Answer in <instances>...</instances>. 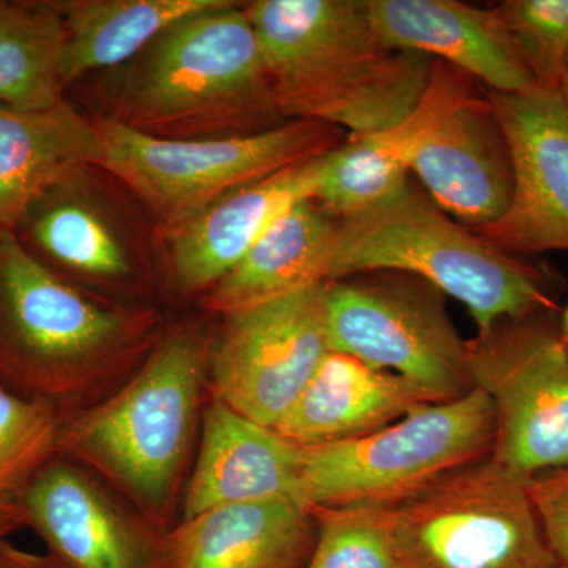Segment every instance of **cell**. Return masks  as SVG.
<instances>
[{
    "label": "cell",
    "mask_w": 568,
    "mask_h": 568,
    "mask_svg": "<svg viewBox=\"0 0 568 568\" xmlns=\"http://www.w3.org/2000/svg\"><path fill=\"white\" fill-rule=\"evenodd\" d=\"M276 106L347 138L383 132L424 95L433 61L388 44L365 0L246 2Z\"/></svg>",
    "instance_id": "obj_1"
},
{
    "label": "cell",
    "mask_w": 568,
    "mask_h": 568,
    "mask_svg": "<svg viewBox=\"0 0 568 568\" xmlns=\"http://www.w3.org/2000/svg\"><path fill=\"white\" fill-rule=\"evenodd\" d=\"M99 114L162 140L252 136L287 122L244 2L220 0L104 71Z\"/></svg>",
    "instance_id": "obj_2"
},
{
    "label": "cell",
    "mask_w": 568,
    "mask_h": 568,
    "mask_svg": "<svg viewBox=\"0 0 568 568\" xmlns=\"http://www.w3.org/2000/svg\"><path fill=\"white\" fill-rule=\"evenodd\" d=\"M215 338L201 325L174 328L114 395L63 416L59 455L102 477L162 529L196 433Z\"/></svg>",
    "instance_id": "obj_3"
},
{
    "label": "cell",
    "mask_w": 568,
    "mask_h": 568,
    "mask_svg": "<svg viewBox=\"0 0 568 568\" xmlns=\"http://www.w3.org/2000/svg\"><path fill=\"white\" fill-rule=\"evenodd\" d=\"M151 310L100 301L0 233V383L62 405L118 375L153 346Z\"/></svg>",
    "instance_id": "obj_4"
},
{
    "label": "cell",
    "mask_w": 568,
    "mask_h": 568,
    "mask_svg": "<svg viewBox=\"0 0 568 568\" xmlns=\"http://www.w3.org/2000/svg\"><path fill=\"white\" fill-rule=\"evenodd\" d=\"M379 272L416 276L457 298L477 334L552 306L536 268L440 211L413 182L372 211L338 220L328 283Z\"/></svg>",
    "instance_id": "obj_5"
},
{
    "label": "cell",
    "mask_w": 568,
    "mask_h": 568,
    "mask_svg": "<svg viewBox=\"0 0 568 568\" xmlns=\"http://www.w3.org/2000/svg\"><path fill=\"white\" fill-rule=\"evenodd\" d=\"M495 409L481 388L416 407L369 435L301 447L298 500L312 510L394 507L491 457Z\"/></svg>",
    "instance_id": "obj_6"
},
{
    "label": "cell",
    "mask_w": 568,
    "mask_h": 568,
    "mask_svg": "<svg viewBox=\"0 0 568 568\" xmlns=\"http://www.w3.org/2000/svg\"><path fill=\"white\" fill-rule=\"evenodd\" d=\"M97 168L145 209L156 234L185 223L226 193L334 151L342 130L315 121H287L268 132L222 140H162L97 114Z\"/></svg>",
    "instance_id": "obj_7"
},
{
    "label": "cell",
    "mask_w": 568,
    "mask_h": 568,
    "mask_svg": "<svg viewBox=\"0 0 568 568\" xmlns=\"http://www.w3.org/2000/svg\"><path fill=\"white\" fill-rule=\"evenodd\" d=\"M403 568H556L529 480L491 457L388 507Z\"/></svg>",
    "instance_id": "obj_8"
},
{
    "label": "cell",
    "mask_w": 568,
    "mask_h": 568,
    "mask_svg": "<svg viewBox=\"0 0 568 568\" xmlns=\"http://www.w3.org/2000/svg\"><path fill=\"white\" fill-rule=\"evenodd\" d=\"M325 284L328 347L413 381L437 402L474 388L469 346L444 294L416 276L379 272Z\"/></svg>",
    "instance_id": "obj_9"
},
{
    "label": "cell",
    "mask_w": 568,
    "mask_h": 568,
    "mask_svg": "<svg viewBox=\"0 0 568 568\" xmlns=\"http://www.w3.org/2000/svg\"><path fill=\"white\" fill-rule=\"evenodd\" d=\"M474 387L495 409L491 458L532 480L568 465V339L526 320L467 342Z\"/></svg>",
    "instance_id": "obj_10"
},
{
    "label": "cell",
    "mask_w": 568,
    "mask_h": 568,
    "mask_svg": "<svg viewBox=\"0 0 568 568\" xmlns=\"http://www.w3.org/2000/svg\"><path fill=\"white\" fill-rule=\"evenodd\" d=\"M325 284L223 316L209 373L215 399L265 428L283 420L331 353Z\"/></svg>",
    "instance_id": "obj_11"
},
{
    "label": "cell",
    "mask_w": 568,
    "mask_h": 568,
    "mask_svg": "<svg viewBox=\"0 0 568 568\" xmlns=\"http://www.w3.org/2000/svg\"><path fill=\"white\" fill-rule=\"evenodd\" d=\"M18 507L22 526L36 530L63 568H171V530L62 455L41 467Z\"/></svg>",
    "instance_id": "obj_12"
},
{
    "label": "cell",
    "mask_w": 568,
    "mask_h": 568,
    "mask_svg": "<svg viewBox=\"0 0 568 568\" xmlns=\"http://www.w3.org/2000/svg\"><path fill=\"white\" fill-rule=\"evenodd\" d=\"M514 163L503 219L476 230L504 252H568V110L559 93L488 92Z\"/></svg>",
    "instance_id": "obj_13"
},
{
    "label": "cell",
    "mask_w": 568,
    "mask_h": 568,
    "mask_svg": "<svg viewBox=\"0 0 568 568\" xmlns=\"http://www.w3.org/2000/svg\"><path fill=\"white\" fill-rule=\"evenodd\" d=\"M91 166L41 194L14 237L41 264L74 283L123 286L141 275L145 246L121 203Z\"/></svg>",
    "instance_id": "obj_14"
},
{
    "label": "cell",
    "mask_w": 568,
    "mask_h": 568,
    "mask_svg": "<svg viewBox=\"0 0 568 568\" xmlns=\"http://www.w3.org/2000/svg\"><path fill=\"white\" fill-rule=\"evenodd\" d=\"M327 153L226 193L185 223L160 234L175 290L207 293L284 213L315 200Z\"/></svg>",
    "instance_id": "obj_15"
},
{
    "label": "cell",
    "mask_w": 568,
    "mask_h": 568,
    "mask_svg": "<svg viewBox=\"0 0 568 568\" xmlns=\"http://www.w3.org/2000/svg\"><path fill=\"white\" fill-rule=\"evenodd\" d=\"M410 174L440 211L473 231L503 219L514 197V163L487 89L469 93L440 119Z\"/></svg>",
    "instance_id": "obj_16"
},
{
    "label": "cell",
    "mask_w": 568,
    "mask_h": 568,
    "mask_svg": "<svg viewBox=\"0 0 568 568\" xmlns=\"http://www.w3.org/2000/svg\"><path fill=\"white\" fill-rule=\"evenodd\" d=\"M478 88L462 71L433 61L420 102L402 122L383 132L346 138L325 155L316 203L345 220L392 200L410 182L414 159L440 119Z\"/></svg>",
    "instance_id": "obj_17"
},
{
    "label": "cell",
    "mask_w": 568,
    "mask_h": 568,
    "mask_svg": "<svg viewBox=\"0 0 568 568\" xmlns=\"http://www.w3.org/2000/svg\"><path fill=\"white\" fill-rule=\"evenodd\" d=\"M377 33L473 78L495 93L540 91L495 11L458 0H365Z\"/></svg>",
    "instance_id": "obj_18"
},
{
    "label": "cell",
    "mask_w": 568,
    "mask_h": 568,
    "mask_svg": "<svg viewBox=\"0 0 568 568\" xmlns=\"http://www.w3.org/2000/svg\"><path fill=\"white\" fill-rule=\"evenodd\" d=\"M298 476L301 447L213 399L183 493L182 521L234 504L298 500Z\"/></svg>",
    "instance_id": "obj_19"
},
{
    "label": "cell",
    "mask_w": 568,
    "mask_h": 568,
    "mask_svg": "<svg viewBox=\"0 0 568 568\" xmlns=\"http://www.w3.org/2000/svg\"><path fill=\"white\" fill-rule=\"evenodd\" d=\"M436 396L406 377L331 351L274 432L297 447L375 433Z\"/></svg>",
    "instance_id": "obj_20"
},
{
    "label": "cell",
    "mask_w": 568,
    "mask_h": 568,
    "mask_svg": "<svg viewBox=\"0 0 568 568\" xmlns=\"http://www.w3.org/2000/svg\"><path fill=\"white\" fill-rule=\"evenodd\" d=\"M315 510L295 499L212 508L170 532L171 568H305Z\"/></svg>",
    "instance_id": "obj_21"
},
{
    "label": "cell",
    "mask_w": 568,
    "mask_h": 568,
    "mask_svg": "<svg viewBox=\"0 0 568 568\" xmlns=\"http://www.w3.org/2000/svg\"><path fill=\"white\" fill-rule=\"evenodd\" d=\"M99 155L95 123L67 100L47 110L0 104V233H14L41 194Z\"/></svg>",
    "instance_id": "obj_22"
},
{
    "label": "cell",
    "mask_w": 568,
    "mask_h": 568,
    "mask_svg": "<svg viewBox=\"0 0 568 568\" xmlns=\"http://www.w3.org/2000/svg\"><path fill=\"white\" fill-rule=\"evenodd\" d=\"M338 220L315 200L284 213L207 293L209 312L227 316L328 283Z\"/></svg>",
    "instance_id": "obj_23"
},
{
    "label": "cell",
    "mask_w": 568,
    "mask_h": 568,
    "mask_svg": "<svg viewBox=\"0 0 568 568\" xmlns=\"http://www.w3.org/2000/svg\"><path fill=\"white\" fill-rule=\"evenodd\" d=\"M220 0H55L65 24L67 88L136 58L153 40Z\"/></svg>",
    "instance_id": "obj_24"
},
{
    "label": "cell",
    "mask_w": 568,
    "mask_h": 568,
    "mask_svg": "<svg viewBox=\"0 0 568 568\" xmlns=\"http://www.w3.org/2000/svg\"><path fill=\"white\" fill-rule=\"evenodd\" d=\"M65 44L55 0H0V104L47 110L65 100Z\"/></svg>",
    "instance_id": "obj_25"
},
{
    "label": "cell",
    "mask_w": 568,
    "mask_h": 568,
    "mask_svg": "<svg viewBox=\"0 0 568 568\" xmlns=\"http://www.w3.org/2000/svg\"><path fill=\"white\" fill-rule=\"evenodd\" d=\"M62 410L0 383V517L20 510L32 478L59 455Z\"/></svg>",
    "instance_id": "obj_26"
},
{
    "label": "cell",
    "mask_w": 568,
    "mask_h": 568,
    "mask_svg": "<svg viewBox=\"0 0 568 568\" xmlns=\"http://www.w3.org/2000/svg\"><path fill=\"white\" fill-rule=\"evenodd\" d=\"M317 538L305 568H403L388 507L315 510Z\"/></svg>",
    "instance_id": "obj_27"
},
{
    "label": "cell",
    "mask_w": 568,
    "mask_h": 568,
    "mask_svg": "<svg viewBox=\"0 0 568 568\" xmlns=\"http://www.w3.org/2000/svg\"><path fill=\"white\" fill-rule=\"evenodd\" d=\"M493 11L537 88L558 93L568 59V0H508Z\"/></svg>",
    "instance_id": "obj_28"
},
{
    "label": "cell",
    "mask_w": 568,
    "mask_h": 568,
    "mask_svg": "<svg viewBox=\"0 0 568 568\" xmlns=\"http://www.w3.org/2000/svg\"><path fill=\"white\" fill-rule=\"evenodd\" d=\"M529 495L549 551L568 568V465L529 480Z\"/></svg>",
    "instance_id": "obj_29"
},
{
    "label": "cell",
    "mask_w": 568,
    "mask_h": 568,
    "mask_svg": "<svg viewBox=\"0 0 568 568\" xmlns=\"http://www.w3.org/2000/svg\"><path fill=\"white\" fill-rule=\"evenodd\" d=\"M0 568H63L51 555H37L0 538Z\"/></svg>",
    "instance_id": "obj_30"
},
{
    "label": "cell",
    "mask_w": 568,
    "mask_h": 568,
    "mask_svg": "<svg viewBox=\"0 0 568 568\" xmlns=\"http://www.w3.org/2000/svg\"><path fill=\"white\" fill-rule=\"evenodd\" d=\"M22 526L21 511H13V514L3 515L0 517V538H7L11 532H14Z\"/></svg>",
    "instance_id": "obj_31"
},
{
    "label": "cell",
    "mask_w": 568,
    "mask_h": 568,
    "mask_svg": "<svg viewBox=\"0 0 568 568\" xmlns=\"http://www.w3.org/2000/svg\"><path fill=\"white\" fill-rule=\"evenodd\" d=\"M558 93L568 110V59L566 63V70H564L562 80H560Z\"/></svg>",
    "instance_id": "obj_32"
},
{
    "label": "cell",
    "mask_w": 568,
    "mask_h": 568,
    "mask_svg": "<svg viewBox=\"0 0 568 568\" xmlns=\"http://www.w3.org/2000/svg\"><path fill=\"white\" fill-rule=\"evenodd\" d=\"M564 331H566V338L568 339V308L564 313Z\"/></svg>",
    "instance_id": "obj_33"
},
{
    "label": "cell",
    "mask_w": 568,
    "mask_h": 568,
    "mask_svg": "<svg viewBox=\"0 0 568 568\" xmlns=\"http://www.w3.org/2000/svg\"><path fill=\"white\" fill-rule=\"evenodd\" d=\"M556 568H566V567H560V566H559V567H556Z\"/></svg>",
    "instance_id": "obj_34"
}]
</instances>
